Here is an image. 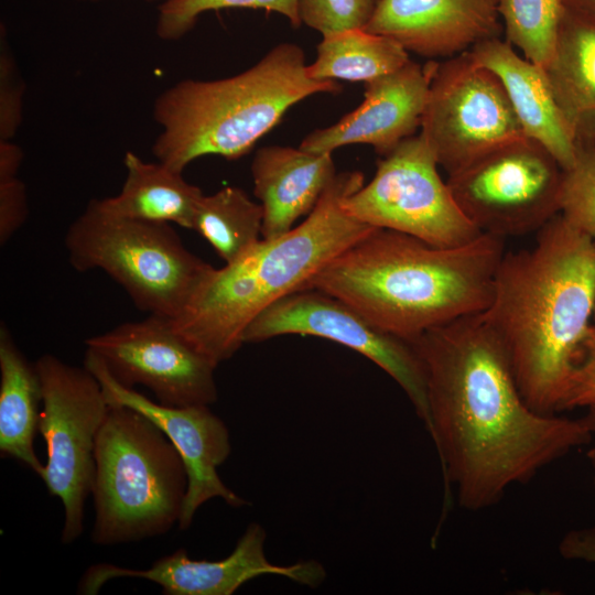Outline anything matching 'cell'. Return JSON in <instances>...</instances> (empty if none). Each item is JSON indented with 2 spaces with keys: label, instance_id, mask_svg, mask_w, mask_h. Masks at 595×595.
Instances as JSON below:
<instances>
[{
  "label": "cell",
  "instance_id": "obj_3",
  "mask_svg": "<svg viewBox=\"0 0 595 595\" xmlns=\"http://www.w3.org/2000/svg\"><path fill=\"white\" fill-rule=\"evenodd\" d=\"M505 252V239L489 234L436 247L374 228L326 263L306 289L335 296L381 329L412 342L431 328L483 313Z\"/></svg>",
  "mask_w": 595,
  "mask_h": 595
},
{
  "label": "cell",
  "instance_id": "obj_25",
  "mask_svg": "<svg viewBox=\"0 0 595 595\" xmlns=\"http://www.w3.org/2000/svg\"><path fill=\"white\" fill-rule=\"evenodd\" d=\"M506 41L545 68L564 13L563 0H497Z\"/></svg>",
  "mask_w": 595,
  "mask_h": 595
},
{
  "label": "cell",
  "instance_id": "obj_1",
  "mask_svg": "<svg viewBox=\"0 0 595 595\" xmlns=\"http://www.w3.org/2000/svg\"><path fill=\"white\" fill-rule=\"evenodd\" d=\"M424 368L430 423L445 484L480 510L593 434L582 421L537 412L523 399L500 340L482 313L410 342Z\"/></svg>",
  "mask_w": 595,
  "mask_h": 595
},
{
  "label": "cell",
  "instance_id": "obj_26",
  "mask_svg": "<svg viewBox=\"0 0 595 595\" xmlns=\"http://www.w3.org/2000/svg\"><path fill=\"white\" fill-rule=\"evenodd\" d=\"M228 8L263 9L282 14L293 26L301 24L298 0H165L159 7L156 34L164 41L178 40L203 13Z\"/></svg>",
  "mask_w": 595,
  "mask_h": 595
},
{
  "label": "cell",
  "instance_id": "obj_32",
  "mask_svg": "<svg viewBox=\"0 0 595 595\" xmlns=\"http://www.w3.org/2000/svg\"><path fill=\"white\" fill-rule=\"evenodd\" d=\"M560 552L566 559L595 563V527L570 531L560 543Z\"/></svg>",
  "mask_w": 595,
  "mask_h": 595
},
{
  "label": "cell",
  "instance_id": "obj_7",
  "mask_svg": "<svg viewBox=\"0 0 595 595\" xmlns=\"http://www.w3.org/2000/svg\"><path fill=\"white\" fill-rule=\"evenodd\" d=\"M65 248L74 269L106 272L139 310L169 320L180 315L213 269L170 224L112 215L97 198L68 227Z\"/></svg>",
  "mask_w": 595,
  "mask_h": 595
},
{
  "label": "cell",
  "instance_id": "obj_12",
  "mask_svg": "<svg viewBox=\"0 0 595 595\" xmlns=\"http://www.w3.org/2000/svg\"><path fill=\"white\" fill-rule=\"evenodd\" d=\"M292 334L326 338L371 360L401 387L428 430L425 372L410 342L381 329L342 300L304 289L260 313L245 329L242 343Z\"/></svg>",
  "mask_w": 595,
  "mask_h": 595
},
{
  "label": "cell",
  "instance_id": "obj_15",
  "mask_svg": "<svg viewBox=\"0 0 595 595\" xmlns=\"http://www.w3.org/2000/svg\"><path fill=\"white\" fill-rule=\"evenodd\" d=\"M266 531L250 523L234 551L218 561L193 560L185 549L158 559L148 569H129L111 563L90 565L83 574L77 593L96 595L109 581L120 577L144 578L156 583L166 595H231L248 581L261 575H279L317 587L325 577L324 566L314 560L277 565L264 553Z\"/></svg>",
  "mask_w": 595,
  "mask_h": 595
},
{
  "label": "cell",
  "instance_id": "obj_13",
  "mask_svg": "<svg viewBox=\"0 0 595 595\" xmlns=\"http://www.w3.org/2000/svg\"><path fill=\"white\" fill-rule=\"evenodd\" d=\"M111 377L127 388L142 385L167 407L210 405L218 398L215 365L166 317L150 315L85 340Z\"/></svg>",
  "mask_w": 595,
  "mask_h": 595
},
{
  "label": "cell",
  "instance_id": "obj_19",
  "mask_svg": "<svg viewBox=\"0 0 595 595\" xmlns=\"http://www.w3.org/2000/svg\"><path fill=\"white\" fill-rule=\"evenodd\" d=\"M250 170L263 209L262 239L284 235L310 215L337 174L332 154L285 145L260 148Z\"/></svg>",
  "mask_w": 595,
  "mask_h": 595
},
{
  "label": "cell",
  "instance_id": "obj_35",
  "mask_svg": "<svg viewBox=\"0 0 595 595\" xmlns=\"http://www.w3.org/2000/svg\"><path fill=\"white\" fill-rule=\"evenodd\" d=\"M587 457L593 469L594 483H595V445L587 452Z\"/></svg>",
  "mask_w": 595,
  "mask_h": 595
},
{
  "label": "cell",
  "instance_id": "obj_31",
  "mask_svg": "<svg viewBox=\"0 0 595 595\" xmlns=\"http://www.w3.org/2000/svg\"><path fill=\"white\" fill-rule=\"evenodd\" d=\"M28 216L24 184L18 172L0 173V242L6 244Z\"/></svg>",
  "mask_w": 595,
  "mask_h": 595
},
{
  "label": "cell",
  "instance_id": "obj_14",
  "mask_svg": "<svg viewBox=\"0 0 595 595\" xmlns=\"http://www.w3.org/2000/svg\"><path fill=\"white\" fill-rule=\"evenodd\" d=\"M84 366L97 378L109 404L130 407L158 425L184 461L188 485L177 523L187 530L196 511L208 500L220 498L238 508L248 505L229 489L217 473L229 456L231 446L225 422L209 405L167 407L152 401L133 388L117 382L101 359L86 349Z\"/></svg>",
  "mask_w": 595,
  "mask_h": 595
},
{
  "label": "cell",
  "instance_id": "obj_22",
  "mask_svg": "<svg viewBox=\"0 0 595 595\" xmlns=\"http://www.w3.org/2000/svg\"><path fill=\"white\" fill-rule=\"evenodd\" d=\"M43 394L35 366L28 360L4 324L0 327V455L17 459L41 477L34 451Z\"/></svg>",
  "mask_w": 595,
  "mask_h": 595
},
{
  "label": "cell",
  "instance_id": "obj_6",
  "mask_svg": "<svg viewBox=\"0 0 595 595\" xmlns=\"http://www.w3.org/2000/svg\"><path fill=\"white\" fill-rule=\"evenodd\" d=\"M95 464L94 544L155 538L178 523L187 470L169 437L142 413L109 404L96 439Z\"/></svg>",
  "mask_w": 595,
  "mask_h": 595
},
{
  "label": "cell",
  "instance_id": "obj_17",
  "mask_svg": "<svg viewBox=\"0 0 595 595\" xmlns=\"http://www.w3.org/2000/svg\"><path fill=\"white\" fill-rule=\"evenodd\" d=\"M365 30L416 55L445 60L499 37L502 25L497 0H378Z\"/></svg>",
  "mask_w": 595,
  "mask_h": 595
},
{
  "label": "cell",
  "instance_id": "obj_20",
  "mask_svg": "<svg viewBox=\"0 0 595 595\" xmlns=\"http://www.w3.org/2000/svg\"><path fill=\"white\" fill-rule=\"evenodd\" d=\"M544 69L576 142L595 138V18L564 8Z\"/></svg>",
  "mask_w": 595,
  "mask_h": 595
},
{
  "label": "cell",
  "instance_id": "obj_2",
  "mask_svg": "<svg viewBox=\"0 0 595 595\" xmlns=\"http://www.w3.org/2000/svg\"><path fill=\"white\" fill-rule=\"evenodd\" d=\"M594 309L595 241L561 214L531 248L505 252L482 315L537 412H559Z\"/></svg>",
  "mask_w": 595,
  "mask_h": 595
},
{
  "label": "cell",
  "instance_id": "obj_8",
  "mask_svg": "<svg viewBox=\"0 0 595 595\" xmlns=\"http://www.w3.org/2000/svg\"><path fill=\"white\" fill-rule=\"evenodd\" d=\"M35 366L43 394L39 432L46 445L40 478L63 505L61 540L69 544L84 529L85 504L95 477L96 439L109 403L85 366L68 365L51 354L41 356Z\"/></svg>",
  "mask_w": 595,
  "mask_h": 595
},
{
  "label": "cell",
  "instance_id": "obj_16",
  "mask_svg": "<svg viewBox=\"0 0 595 595\" xmlns=\"http://www.w3.org/2000/svg\"><path fill=\"white\" fill-rule=\"evenodd\" d=\"M437 62L409 61L399 69L365 83L363 102L336 123L309 133L300 148L332 154L363 143L385 156L421 127L431 78Z\"/></svg>",
  "mask_w": 595,
  "mask_h": 595
},
{
  "label": "cell",
  "instance_id": "obj_24",
  "mask_svg": "<svg viewBox=\"0 0 595 595\" xmlns=\"http://www.w3.org/2000/svg\"><path fill=\"white\" fill-rule=\"evenodd\" d=\"M262 223L261 204L252 201L244 190L226 186L202 197L193 229L225 263H231L262 239Z\"/></svg>",
  "mask_w": 595,
  "mask_h": 595
},
{
  "label": "cell",
  "instance_id": "obj_36",
  "mask_svg": "<svg viewBox=\"0 0 595 595\" xmlns=\"http://www.w3.org/2000/svg\"><path fill=\"white\" fill-rule=\"evenodd\" d=\"M593 318H594V325H595V309H594V313H593Z\"/></svg>",
  "mask_w": 595,
  "mask_h": 595
},
{
  "label": "cell",
  "instance_id": "obj_33",
  "mask_svg": "<svg viewBox=\"0 0 595 595\" xmlns=\"http://www.w3.org/2000/svg\"><path fill=\"white\" fill-rule=\"evenodd\" d=\"M564 8L595 18V0H563Z\"/></svg>",
  "mask_w": 595,
  "mask_h": 595
},
{
  "label": "cell",
  "instance_id": "obj_5",
  "mask_svg": "<svg viewBox=\"0 0 595 595\" xmlns=\"http://www.w3.org/2000/svg\"><path fill=\"white\" fill-rule=\"evenodd\" d=\"M336 80L306 74L305 54L280 43L248 69L230 77L181 80L153 104L160 132L152 144L156 161L182 172L196 159L236 160L282 119L295 104L315 94H336Z\"/></svg>",
  "mask_w": 595,
  "mask_h": 595
},
{
  "label": "cell",
  "instance_id": "obj_34",
  "mask_svg": "<svg viewBox=\"0 0 595 595\" xmlns=\"http://www.w3.org/2000/svg\"><path fill=\"white\" fill-rule=\"evenodd\" d=\"M581 419L588 428L593 436H595V405L586 408V414Z\"/></svg>",
  "mask_w": 595,
  "mask_h": 595
},
{
  "label": "cell",
  "instance_id": "obj_10",
  "mask_svg": "<svg viewBox=\"0 0 595 595\" xmlns=\"http://www.w3.org/2000/svg\"><path fill=\"white\" fill-rule=\"evenodd\" d=\"M421 134L409 137L377 163L367 185L344 210L357 221L419 238L436 247L465 245L483 232L464 215Z\"/></svg>",
  "mask_w": 595,
  "mask_h": 595
},
{
  "label": "cell",
  "instance_id": "obj_29",
  "mask_svg": "<svg viewBox=\"0 0 595 595\" xmlns=\"http://www.w3.org/2000/svg\"><path fill=\"white\" fill-rule=\"evenodd\" d=\"M23 83L6 39L0 53V141H11L22 122Z\"/></svg>",
  "mask_w": 595,
  "mask_h": 595
},
{
  "label": "cell",
  "instance_id": "obj_30",
  "mask_svg": "<svg viewBox=\"0 0 595 595\" xmlns=\"http://www.w3.org/2000/svg\"><path fill=\"white\" fill-rule=\"evenodd\" d=\"M595 405V325L582 344L578 358L561 400L559 412Z\"/></svg>",
  "mask_w": 595,
  "mask_h": 595
},
{
  "label": "cell",
  "instance_id": "obj_4",
  "mask_svg": "<svg viewBox=\"0 0 595 595\" xmlns=\"http://www.w3.org/2000/svg\"><path fill=\"white\" fill-rule=\"evenodd\" d=\"M364 185L359 171L337 173L310 215L290 231L261 239L225 267L213 268L173 328L215 365L241 347L247 326L282 298L306 289L333 258L375 227L350 217L344 199Z\"/></svg>",
  "mask_w": 595,
  "mask_h": 595
},
{
  "label": "cell",
  "instance_id": "obj_11",
  "mask_svg": "<svg viewBox=\"0 0 595 595\" xmlns=\"http://www.w3.org/2000/svg\"><path fill=\"white\" fill-rule=\"evenodd\" d=\"M420 134L447 174L524 136L499 77L468 51L437 62Z\"/></svg>",
  "mask_w": 595,
  "mask_h": 595
},
{
  "label": "cell",
  "instance_id": "obj_23",
  "mask_svg": "<svg viewBox=\"0 0 595 595\" xmlns=\"http://www.w3.org/2000/svg\"><path fill=\"white\" fill-rule=\"evenodd\" d=\"M316 60L306 65L315 80L370 82L392 73L410 61L409 52L394 40L365 29L324 35Z\"/></svg>",
  "mask_w": 595,
  "mask_h": 595
},
{
  "label": "cell",
  "instance_id": "obj_21",
  "mask_svg": "<svg viewBox=\"0 0 595 595\" xmlns=\"http://www.w3.org/2000/svg\"><path fill=\"white\" fill-rule=\"evenodd\" d=\"M126 178L118 195L98 199L108 213L143 221L175 224L193 229L202 190L170 166L143 161L128 151Z\"/></svg>",
  "mask_w": 595,
  "mask_h": 595
},
{
  "label": "cell",
  "instance_id": "obj_18",
  "mask_svg": "<svg viewBox=\"0 0 595 595\" xmlns=\"http://www.w3.org/2000/svg\"><path fill=\"white\" fill-rule=\"evenodd\" d=\"M468 52L499 77L524 136L542 144L564 170L569 169L576 156V137L545 69L499 37L479 42Z\"/></svg>",
  "mask_w": 595,
  "mask_h": 595
},
{
  "label": "cell",
  "instance_id": "obj_27",
  "mask_svg": "<svg viewBox=\"0 0 595 595\" xmlns=\"http://www.w3.org/2000/svg\"><path fill=\"white\" fill-rule=\"evenodd\" d=\"M576 145L575 160L563 173L560 214L595 241V138Z\"/></svg>",
  "mask_w": 595,
  "mask_h": 595
},
{
  "label": "cell",
  "instance_id": "obj_28",
  "mask_svg": "<svg viewBox=\"0 0 595 595\" xmlns=\"http://www.w3.org/2000/svg\"><path fill=\"white\" fill-rule=\"evenodd\" d=\"M378 0H298L301 23L323 36L365 29Z\"/></svg>",
  "mask_w": 595,
  "mask_h": 595
},
{
  "label": "cell",
  "instance_id": "obj_9",
  "mask_svg": "<svg viewBox=\"0 0 595 595\" xmlns=\"http://www.w3.org/2000/svg\"><path fill=\"white\" fill-rule=\"evenodd\" d=\"M563 173L542 144L523 136L476 158L446 182L480 232L506 239L538 232L560 214Z\"/></svg>",
  "mask_w": 595,
  "mask_h": 595
}]
</instances>
